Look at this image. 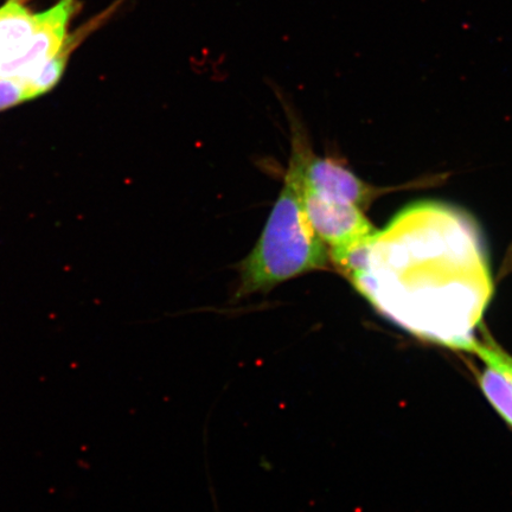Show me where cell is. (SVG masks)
Listing matches in <instances>:
<instances>
[{
  "mask_svg": "<svg viewBox=\"0 0 512 512\" xmlns=\"http://www.w3.org/2000/svg\"><path fill=\"white\" fill-rule=\"evenodd\" d=\"M336 267L409 334L475 352L494 281L482 235L464 211L441 202L413 203Z\"/></svg>",
  "mask_w": 512,
  "mask_h": 512,
  "instance_id": "6da1fadb",
  "label": "cell"
},
{
  "mask_svg": "<svg viewBox=\"0 0 512 512\" xmlns=\"http://www.w3.org/2000/svg\"><path fill=\"white\" fill-rule=\"evenodd\" d=\"M329 256L328 247L307 219L302 177L291 157L283 190L259 241L240 266L238 297L265 293L299 275L325 270Z\"/></svg>",
  "mask_w": 512,
  "mask_h": 512,
  "instance_id": "7a4b0ae2",
  "label": "cell"
},
{
  "mask_svg": "<svg viewBox=\"0 0 512 512\" xmlns=\"http://www.w3.org/2000/svg\"><path fill=\"white\" fill-rule=\"evenodd\" d=\"M292 155L297 160L302 187L315 194L366 209L380 194L379 189L358 178L341 162L313 155L302 132H294Z\"/></svg>",
  "mask_w": 512,
  "mask_h": 512,
  "instance_id": "3957f363",
  "label": "cell"
},
{
  "mask_svg": "<svg viewBox=\"0 0 512 512\" xmlns=\"http://www.w3.org/2000/svg\"><path fill=\"white\" fill-rule=\"evenodd\" d=\"M303 203L313 230L330 248L332 261L364 245L376 233L363 209L354 204L329 200L305 189Z\"/></svg>",
  "mask_w": 512,
  "mask_h": 512,
  "instance_id": "277c9868",
  "label": "cell"
},
{
  "mask_svg": "<svg viewBox=\"0 0 512 512\" xmlns=\"http://www.w3.org/2000/svg\"><path fill=\"white\" fill-rule=\"evenodd\" d=\"M79 9V0H60L53 8L38 14V24L28 47L15 59L0 62V76L24 83L25 88L67 38L70 19Z\"/></svg>",
  "mask_w": 512,
  "mask_h": 512,
  "instance_id": "5b68a950",
  "label": "cell"
},
{
  "mask_svg": "<svg viewBox=\"0 0 512 512\" xmlns=\"http://www.w3.org/2000/svg\"><path fill=\"white\" fill-rule=\"evenodd\" d=\"M475 354L484 363L478 375L479 387L491 406L512 428V356L488 335L479 341Z\"/></svg>",
  "mask_w": 512,
  "mask_h": 512,
  "instance_id": "8992f818",
  "label": "cell"
},
{
  "mask_svg": "<svg viewBox=\"0 0 512 512\" xmlns=\"http://www.w3.org/2000/svg\"><path fill=\"white\" fill-rule=\"evenodd\" d=\"M38 14H32L27 0H8L0 6V62L21 55L34 36Z\"/></svg>",
  "mask_w": 512,
  "mask_h": 512,
  "instance_id": "52a82bcc",
  "label": "cell"
},
{
  "mask_svg": "<svg viewBox=\"0 0 512 512\" xmlns=\"http://www.w3.org/2000/svg\"><path fill=\"white\" fill-rule=\"evenodd\" d=\"M118 4H115L112 9H108L105 14H102L98 18H94L93 21L83 25L78 31L74 32L73 35L67 36L64 41L62 48L57 51L53 59H50L40 72L37 73L34 79L27 86V91L30 100L38 98L47 94L53 89L57 83L60 82L64 74V70L67 68L69 57L72 56L73 51L76 47L80 46L83 40L92 32L99 28L101 23H104L108 17L111 16L112 12L117 8Z\"/></svg>",
  "mask_w": 512,
  "mask_h": 512,
  "instance_id": "ba28073f",
  "label": "cell"
},
{
  "mask_svg": "<svg viewBox=\"0 0 512 512\" xmlns=\"http://www.w3.org/2000/svg\"><path fill=\"white\" fill-rule=\"evenodd\" d=\"M27 101H30V98L23 82L0 76V112L22 105Z\"/></svg>",
  "mask_w": 512,
  "mask_h": 512,
  "instance_id": "9c48e42d",
  "label": "cell"
}]
</instances>
